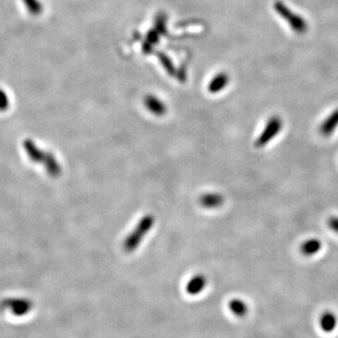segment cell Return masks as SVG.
<instances>
[{
    "label": "cell",
    "mask_w": 338,
    "mask_h": 338,
    "mask_svg": "<svg viewBox=\"0 0 338 338\" xmlns=\"http://www.w3.org/2000/svg\"><path fill=\"white\" fill-rule=\"evenodd\" d=\"M207 279L203 274H196L191 278L186 284L185 290L189 295H198L205 290Z\"/></svg>",
    "instance_id": "obj_7"
},
{
    "label": "cell",
    "mask_w": 338,
    "mask_h": 338,
    "mask_svg": "<svg viewBox=\"0 0 338 338\" xmlns=\"http://www.w3.org/2000/svg\"><path fill=\"white\" fill-rule=\"evenodd\" d=\"M327 226L330 230L338 234V216H331L328 218Z\"/></svg>",
    "instance_id": "obj_16"
},
{
    "label": "cell",
    "mask_w": 338,
    "mask_h": 338,
    "mask_svg": "<svg viewBox=\"0 0 338 338\" xmlns=\"http://www.w3.org/2000/svg\"><path fill=\"white\" fill-rule=\"evenodd\" d=\"M42 163L44 164V167L51 177L57 178L61 175L62 169H61V164L54 157V154H52L51 152L45 151V156H44Z\"/></svg>",
    "instance_id": "obj_9"
},
{
    "label": "cell",
    "mask_w": 338,
    "mask_h": 338,
    "mask_svg": "<svg viewBox=\"0 0 338 338\" xmlns=\"http://www.w3.org/2000/svg\"><path fill=\"white\" fill-rule=\"evenodd\" d=\"M283 121L280 117L273 116L267 121L263 131L260 133V136L255 141V147L260 149L268 145L272 140L277 136L282 131Z\"/></svg>",
    "instance_id": "obj_2"
},
{
    "label": "cell",
    "mask_w": 338,
    "mask_h": 338,
    "mask_svg": "<svg viewBox=\"0 0 338 338\" xmlns=\"http://www.w3.org/2000/svg\"><path fill=\"white\" fill-rule=\"evenodd\" d=\"M33 307V303L29 299L24 298H8L0 302V309H10L12 314L17 317L27 314Z\"/></svg>",
    "instance_id": "obj_3"
},
{
    "label": "cell",
    "mask_w": 338,
    "mask_h": 338,
    "mask_svg": "<svg viewBox=\"0 0 338 338\" xmlns=\"http://www.w3.org/2000/svg\"><path fill=\"white\" fill-rule=\"evenodd\" d=\"M155 222L154 216L151 214H147L144 217L141 218L135 228L130 234L127 236L123 242V249L127 253H132L136 250L139 244L143 241L148 232L152 229Z\"/></svg>",
    "instance_id": "obj_1"
},
{
    "label": "cell",
    "mask_w": 338,
    "mask_h": 338,
    "mask_svg": "<svg viewBox=\"0 0 338 338\" xmlns=\"http://www.w3.org/2000/svg\"><path fill=\"white\" fill-rule=\"evenodd\" d=\"M338 127V108L333 110L320 126V133L324 137L331 136Z\"/></svg>",
    "instance_id": "obj_5"
},
{
    "label": "cell",
    "mask_w": 338,
    "mask_h": 338,
    "mask_svg": "<svg viewBox=\"0 0 338 338\" xmlns=\"http://www.w3.org/2000/svg\"><path fill=\"white\" fill-rule=\"evenodd\" d=\"M320 326L324 332H332L337 326V318L332 311L323 312L320 318Z\"/></svg>",
    "instance_id": "obj_10"
},
{
    "label": "cell",
    "mask_w": 338,
    "mask_h": 338,
    "mask_svg": "<svg viewBox=\"0 0 338 338\" xmlns=\"http://www.w3.org/2000/svg\"><path fill=\"white\" fill-rule=\"evenodd\" d=\"M223 195L219 193H206L200 198V204L206 209H217L223 205Z\"/></svg>",
    "instance_id": "obj_6"
},
{
    "label": "cell",
    "mask_w": 338,
    "mask_h": 338,
    "mask_svg": "<svg viewBox=\"0 0 338 338\" xmlns=\"http://www.w3.org/2000/svg\"><path fill=\"white\" fill-rule=\"evenodd\" d=\"M10 106V100L6 92L0 89V111H6Z\"/></svg>",
    "instance_id": "obj_15"
},
{
    "label": "cell",
    "mask_w": 338,
    "mask_h": 338,
    "mask_svg": "<svg viewBox=\"0 0 338 338\" xmlns=\"http://www.w3.org/2000/svg\"><path fill=\"white\" fill-rule=\"evenodd\" d=\"M24 148L27 156L32 162L42 163L45 156V152L42 151L40 148H38L33 140L25 139L24 141Z\"/></svg>",
    "instance_id": "obj_8"
},
{
    "label": "cell",
    "mask_w": 338,
    "mask_h": 338,
    "mask_svg": "<svg viewBox=\"0 0 338 338\" xmlns=\"http://www.w3.org/2000/svg\"><path fill=\"white\" fill-rule=\"evenodd\" d=\"M146 104H147V107L150 109V111H151L153 114L158 116H162L164 114L165 108H164L163 103H160L156 99H154V98L148 99Z\"/></svg>",
    "instance_id": "obj_13"
},
{
    "label": "cell",
    "mask_w": 338,
    "mask_h": 338,
    "mask_svg": "<svg viewBox=\"0 0 338 338\" xmlns=\"http://www.w3.org/2000/svg\"><path fill=\"white\" fill-rule=\"evenodd\" d=\"M322 248V243L319 239L311 238L302 242L300 250L305 257H312L319 253Z\"/></svg>",
    "instance_id": "obj_11"
},
{
    "label": "cell",
    "mask_w": 338,
    "mask_h": 338,
    "mask_svg": "<svg viewBox=\"0 0 338 338\" xmlns=\"http://www.w3.org/2000/svg\"><path fill=\"white\" fill-rule=\"evenodd\" d=\"M229 308L232 314L238 318H243L248 313V306L241 299H232L229 302Z\"/></svg>",
    "instance_id": "obj_12"
},
{
    "label": "cell",
    "mask_w": 338,
    "mask_h": 338,
    "mask_svg": "<svg viewBox=\"0 0 338 338\" xmlns=\"http://www.w3.org/2000/svg\"><path fill=\"white\" fill-rule=\"evenodd\" d=\"M275 10L281 15V17H283L285 20L288 21V23L294 30V31L298 32V33H303L304 31H306L307 24L305 23V21L302 17H300L299 15H297L295 13H293L291 11H290L288 9V7L285 6L280 2H278L277 4L275 5Z\"/></svg>",
    "instance_id": "obj_4"
},
{
    "label": "cell",
    "mask_w": 338,
    "mask_h": 338,
    "mask_svg": "<svg viewBox=\"0 0 338 338\" xmlns=\"http://www.w3.org/2000/svg\"><path fill=\"white\" fill-rule=\"evenodd\" d=\"M23 2L32 15H39L42 12V5L40 0H23Z\"/></svg>",
    "instance_id": "obj_14"
}]
</instances>
